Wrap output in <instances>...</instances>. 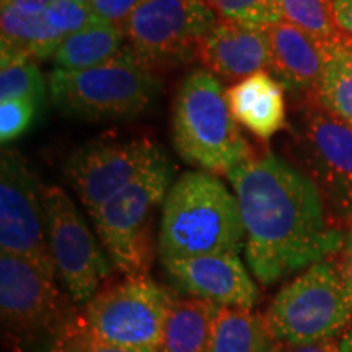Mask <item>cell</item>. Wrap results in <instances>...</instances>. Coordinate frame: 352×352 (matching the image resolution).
Returning <instances> with one entry per match:
<instances>
[{
    "mask_svg": "<svg viewBox=\"0 0 352 352\" xmlns=\"http://www.w3.org/2000/svg\"><path fill=\"white\" fill-rule=\"evenodd\" d=\"M271 47L270 74L284 90L316 100L327 67V46L287 21L267 26Z\"/></svg>",
    "mask_w": 352,
    "mask_h": 352,
    "instance_id": "2e32d148",
    "label": "cell"
},
{
    "mask_svg": "<svg viewBox=\"0 0 352 352\" xmlns=\"http://www.w3.org/2000/svg\"><path fill=\"white\" fill-rule=\"evenodd\" d=\"M74 2H78V3H83V6H88V3H90L91 0H74Z\"/></svg>",
    "mask_w": 352,
    "mask_h": 352,
    "instance_id": "d590c367",
    "label": "cell"
},
{
    "mask_svg": "<svg viewBox=\"0 0 352 352\" xmlns=\"http://www.w3.org/2000/svg\"><path fill=\"white\" fill-rule=\"evenodd\" d=\"M43 206L57 276L69 297L87 305L108 279L111 259L63 188L43 186Z\"/></svg>",
    "mask_w": 352,
    "mask_h": 352,
    "instance_id": "30bf717a",
    "label": "cell"
},
{
    "mask_svg": "<svg viewBox=\"0 0 352 352\" xmlns=\"http://www.w3.org/2000/svg\"><path fill=\"white\" fill-rule=\"evenodd\" d=\"M338 264H340V270L342 276H344L347 285L352 290V228L346 235L344 246L341 250V261Z\"/></svg>",
    "mask_w": 352,
    "mask_h": 352,
    "instance_id": "d6a6232c",
    "label": "cell"
},
{
    "mask_svg": "<svg viewBox=\"0 0 352 352\" xmlns=\"http://www.w3.org/2000/svg\"><path fill=\"white\" fill-rule=\"evenodd\" d=\"M334 50L341 56V59L347 64V67L352 70V38L341 34L336 41H333Z\"/></svg>",
    "mask_w": 352,
    "mask_h": 352,
    "instance_id": "836d02e7",
    "label": "cell"
},
{
    "mask_svg": "<svg viewBox=\"0 0 352 352\" xmlns=\"http://www.w3.org/2000/svg\"><path fill=\"white\" fill-rule=\"evenodd\" d=\"M333 10L340 32L352 38V0H333Z\"/></svg>",
    "mask_w": 352,
    "mask_h": 352,
    "instance_id": "f546056e",
    "label": "cell"
},
{
    "mask_svg": "<svg viewBox=\"0 0 352 352\" xmlns=\"http://www.w3.org/2000/svg\"><path fill=\"white\" fill-rule=\"evenodd\" d=\"M142 2L144 0H91L88 8L94 13L95 19L121 28L122 23Z\"/></svg>",
    "mask_w": 352,
    "mask_h": 352,
    "instance_id": "f1b7e54d",
    "label": "cell"
},
{
    "mask_svg": "<svg viewBox=\"0 0 352 352\" xmlns=\"http://www.w3.org/2000/svg\"><path fill=\"white\" fill-rule=\"evenodd\" d=\"M283 21L297 26L323 44L341 36L333 10V0H279Z\"/></svg>",
    "mask_w": 352,
    "mask_h": 352,
    "instance_id": "cb8c5ba5",
    "label": "cell"
},
{
    "mask_svg": "<svg viewBox=\"0 0 352 352\" xmlns=\"http://www.w3.org/2000/svg\"><path fill=\"white\" fill-rule=\"evenodd\" d=\"M165 158L151 139L96 140L70 153L64 175L88 214H94Z\"/></svg>",
    "mask_w": 352,
    "mask_h": 352,
    "instance_id": "7c38bea8",
    "label": "cell"
},
{
    "mask_svg": "<svg viewBox=\"0 0 352 352\" xmlns=\"http://www.w3.org/2000/svg\"><path fill=\"white\" fill-rule=\"evenodd\" d=\"M171 280L189 296L217 307L252 308L259 300L258 285L239 253L162 259Z\"/></svg>",
    "mask_w": 352,
    "mask_h": 352,
    "instance_id": "5bb4252c",
    "label": "cell"
},
{
    "mask_svg": "<svg viewBox=\"0 0 352 352\" xmlns=\"http://www.w3.org/2000/svg\"><path fill=\"white\" fill-rule=\"evenodd\" d=\"M0 30H2L0 60L46 59L54 56L64 39L47 23L44 13L30 15L12 7H2Z\"/></svg>",
    "mask_w": 352,
    "mask_h": 352,
    "instance_id": "ac0fdd59",
    "label": "cell"
},
{
    "mask_svg": "<svg viewBox=\"0 0 352 352\" xmlns=\"http://www.w3.org/2000/svg\"><path fill=\"white\" fill-rule=\"evenodd\" d=\"M56 352H140L126 347H118L103 342L90 333L83 316L74 315L69 321L60 340L57 342Z\"/></svg>",
    "mask_w": 352,
    "mask_h": 352,
    "instance_id": "4316f807",
    "label": "cell"
},
{
    "mask_svg": "<svg viewBox=\"0 0 352 352\" xmlns=\"http://www.w3.org/2000/svg\"><path fill=\"white\" fill-rule=\"evenodd\" d=\"M197 59L210 74L235 83L258 72H270L271 47L266 28L219 19L201 43Z\"/></svg>",
    "mask_w": 352,
    "mask_h": 352,
    "instance_id": "9a60e30c",
    "label": "cell"
},
{
    "mask_svg": "<svg viewBox=\"0 0 352 352\" xmlns=\"http://www.w3.org/2000/svg\"><path fill=\"white\" fill-rule=\"evenodd\" d=\"M173 176V165L165 158L90 214L104 252L124 276L147 274L152 263L151 217L164 204Z\"/></svg>",
    "mask_w": 352,
    "mask_h": 352,
    "instance_id": "ba28073f",
    "label": "cell"
},
{
    "mask_svg": "<svg viewBox=\"0 0 352 352\" xmlns=\"http://www.w3.org/2000/svg\"><path fill=\"white\" fill-rule=\"evenodd\" d=\"M264 318L280 344L338 340L352 323V290L340 264L324 259L303 271L277 292Z\"/></svg>",
    "mask_w": 352,
    "mask_h": 352,
    "instance_id": "5b68a950",
    "label": "cell"
},
{
    "mask_svg": "<svg viewBox=\"0 0 352 352\" xmlns=\"http://www.w3.org/2000/svg\"><path fill=\"white\" fill-rule=\"evenodd\" d=\"M171 113L175 148L186 164L228 175L253 158L228 108L226 88L209 70L195 69L183 78Z\"/></svg>",
    "mask_w": 352,
    "mask_h": 352,
    "instance_id": "3957f363",
    "label": "cell"
},
{
    "mask_svg": "<svg viewBox=\"0 0 352 352\" xmlns=\"http://www.w3.org/2000/svg\"><path fill=\"white\" fill-rule=\"evenodd\" d=\"M175 297L147 274L98 290L85 305L83 321L108 344L140 352H160L162 333Z\"/></svg>",
    "mask_w": 352,
    "mask_h": 352,
    "instance_id": "9c48e42d",
    "label": "cell"
},
{
    "mask_svg": "<svg viewBox=\"0 0 352 352\" xmlns=\"http://www.w3.org/2000/svg\"><path fill=\"white\" fill-rule=\"evenodd\" d=\"M52 2L54 0H2V7H12L30 15H38L46 10Z\"/></svg>",
    "mask_w": 352,
    "mask_h": 352,
    "instance_id": "4dcf8cb0",
    "label": "cell"
},
{
    "mask_svg": "<svg viewBox=\"0 0 352 352\" xmlns=\"http://www.w3.org/2000/svg\"><path fill=\"white\" fill-rule=\"evenodd\" d=\"M217 21L206 0H144L121 32L132 57L157 72L195 60Z\"/></svg>",
    "mask_w": 352,
    "mask_h": 352,
    "instance_id": "52a82bcc",
    "label": "cell"
},
{
    "mask_svg": "<svg viewBox=\"0 0 352 352\" xmlns=\"http://www.w3.org/2000/svg\"><path fill=\"white\" fill-rule=\"evenodd\" d=\"M124 34L120 26L95 19L80 32L69 34L60 41L54 56L56 67L65 70H85L107 64L121 54Z\"/></svg>",
    "mask_w": 352,
    "mask_h": 352,
    "instance_id": "44dd1931",
    "label": "cell"
},
{
    "mask_svg": "<svg viewBox=\"0 0 352 352\" xmlns=\"http://www.w3.org/2000/svg\"><path fill=\"white\" fill-rule=\"evenodd\" d=\"M52 104L65 116L83 121L129 120L151 108L160 94V78L127 50L107 64L85 70L56 67L47 77Z\"/></svg>",
    "mask_w": 352,
    "mask_h": 352,
    "instance_id": "277c9868",
    "label": "cell"
},
{
    "mask_svg": "<svg viewBox=\"0 0 352 352\" xmlns=\"http://www.w3.org/2000/svg\"><path fill=\"white\" fill-rule=\"evenodd\" d=\"M227 178L240 206L246 263L258 283H279L344 246L316 183L283 158L253 157Z\"/></svg>",
    "mask_w": 352,
    "mask_h": 352,
    "instance_id": "6da1fadb",
    "label": "cell"
},
{
    "mask_svg": "<svg viewBox=\"0 0 352 352\" xmlns=\"http://www.w3.org/2000/svg\"><path fill=\"white\" fill-rule=\"evenodd\" d=\"M219 308L201 298H175L164 324L160 352H208Z\"/></svg>",
    "mask_w": 352,
    "mask_h": 352,
    "instance_id": "d6986e66",
    "label": "cell"
},
{
    "mask_svg": "<svg viewBox=\"0 0 352 352\" xmlns=\"http://www.w3.org/2000/svg\"><path fill=\"white\" fill-rule=\"evenodd\" d=\"M0 316L19 352H56L74 314L52 277L23 258L0 253Z\"/></svg>",
    "mask_w": 352,
    "mask_h": 352,
    "instance_id": "8992f818",
    "label": "cell"
},
{
    "mask_svg": "<svg viewBox=\"0 0 352 352\" xmlns=\"http://www.w3.org/2000/svg\"><path fill=\"white\" fill-rule=\"evenodd\" d=\"M340 352H352V323L340 340Z\"/></svg>",
    "mask_w": 352,
    "mask_h": 352,
    "instance_id": "e575fe53",
    "label": "cell"
},
{
    "mask_svg": "<svg viewBox=\"0 0 352 352\" xmlns=\"http://www.w3.org/2000/svg\"><path fill=\"white\" fill-rule=\"evenodd\" d=\"M308 176L321 191L327 209L352 220V127L320 107L308 111L302 135Z\"/></svg>",
    "mask_w": 352,
    "mask_h": 352,
    "instance_id": "4fadbf2b",
    "label": "cell"
},
{
    "mask_svg": "<svg viewBox=\"0 0 352 352\" xmlns=\"http://www.w3.org/2000/svg\"><path fill=\"white\" fill-rule=\"evenodd\" d=\"M324 46L327 67L316 94V103L336 120L352 127V70L334 50L333 43Z\"/></svg>",
    "mask_w": 352,
    "mask_h": 352,
    "instance_id": "7402d4cb",
    "label": "cell"
},
{
    "mask_svg": "<svg viewBox=\"0 0 352 352\" xmlns=\"http://www.w3.org/2000/svg\"><path fill=\"white\" fill-rule=\"evenodd\" d=\"M277 352H340V340H331L318 342V344L308 346H289L280 344L277 346Z\"/></svg>",
    "mask_w": 352,
    "mask_h": 352,
    "instance_id": "1f68e13d",
    "label": "cell"
},
{
    "mask_svg": "<svg viewBox=\"0 0 352 352\" xmlns=\"http://www.w3.org/2000/svg\"><path fill=\"white\" fill-rule=\"evenodd\" d=\"M39 109L25 100L0 101V139L2 144L20 138L32 126Z\"/></svg>",
    "mask_w": 352,
    "mask_h": 352,
    "instance_id": "83f0119b",
    "label": "cell"
},
{
    "mask_svg": "<svg viewBox=\"0 0 352 352\" xmlns=\"http://www.w3.org/2000/svg\"><path fill=\"white\" fill-rule=\"evenodd\" d=\"M47 95V82L34 60L10 59L0 63V101L25 100L41 113Z\"/></svg>",
    "mask_w": 352,
    "mask_h": 352,
    "instance_id": "603a6c76",
    "label": "cell"
},
{
    "mask_svg": "<svg viewBox=\"0 0 352 352\" xmlns=\"http://www.w3.org/2000/svg\"><path fill=\"white\" fill-rule=\"evenodd\" d=\"M219 19L258 28L283 21L279 0H206Z\"/></svg>",
    "mask_w": 352,
    "mask_h": 352,
    "instance_id": "d4e9b609",
    "label": "cell"
},
{
    "mask_svg": "<svg viewBox=\"0 0 352 352\" xmlns=\"http://www.w3.org/2000/svg\"><path fill=\"white\" fill-rule=\"evenodd\" d=\"M277 346L263 315L248 308L220 307L208 352H277Z\"/></svg>",
    "mask_w": 352,
    "mask_h": 352,
    "instance_id": "ffe728a7",
    "label": "cell"
},
{
    "mask_svg": "<svg viewBox=\"0 0 352 352\" xmlns=\"http://www.w3.org/2000/svg\"><path fill=\"white\" fill-rule=\"evenodd\" d=\"M0 253L26 259L54 279L56 264L47 240L43 186L20 153L0 158Z\"/></svg>",
    "mask_w": 352,
    "mask_h": 352,
    "instance_id": "8fae6325",
    "label": "cell"
},
{
    "mask_svg": "<svg viewBox=\"0 0 352 352\" xmlns=\"http://www.w3.org/2000/svg\"><path fill=\"white\" fill-rule=\"evenodd\" d=\"M243 243L239 201L217 175L186 171L171 184L158 232L160 259L240 253Z\"/></svg>",
    "mask_w": 352,
    "mask_h": 352,
    "instance_id": "7a4b0ae2",
    "label": "cell"
},
{
    "mask_svg": "<svg viewBox=\"0 0 352 352\" xmlns=\"http://www.w3.org/2000/svg\"><path fill=\"white\" fill-rule=\"evenodd\" d=\"M226 96L235 121L258 139H271L285 126L284 87L270 72L233 83Z\"/></svg>",
    "mask_w": 352,
    "mask_h": 352,
    "instance_id": "e0dca14e",
    "label": "cell"
},
{
    "mask_svg": "<svg viewBox=\"0 0 352 352\" xmlns=\"http://www.w3.org/2000/svg\"><path fill=\"white\" fill-rule=\"evenodd\" d=\"M43 13L52 30H56L63 38L80 32L95 20L88 6L74 0H54Z\"/></svg>",
    "mask_w": 352,
    "mask_h": 352,
    "instance_id": "484cf974",
    "label": "cell"
}]
</instances>
